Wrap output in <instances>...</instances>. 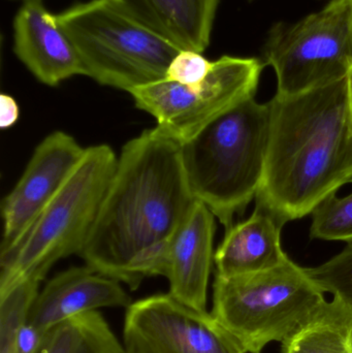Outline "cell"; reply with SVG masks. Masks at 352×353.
I'll list each match as a JSON object with an SVG mask.
<instances>
[{"instance_id":"cell-1","label":"cell","mask_w":352,"mask_h":353,"mask_svg":"<svg viewBox=\"0 0 352 353\" xmlns=\"http://www.w3.org/2000/svg\"><path fill=\"white\" fill-rule=\"evenodd\" d=\"M196 199L181 146L156 128L122 147L117 167L79 256L101 275L138 290L165 275V253Z\"/></svg>"},{"instance_id":"cell-2","label":"cell","mask_w":352,"mask_h":353,"mask_svg":"<svg viewBox=\"0 0 352 353\" xmlns=\"http://www.w3.org/2000/svg\"><path fill=\"white\" fill-rule=\"evenodd\" d=\"M270 126L256 205L281 222L309 215L352 178L349 77L269 101Z\"/></svg>"},{"instance_id":"cell-3","label":"cell","mask_w":352,"mask_h":353,"mask_svg":"<svg viewBox=\"0 0 352 353\" xmlns=\"http://www.w3.org/2000/svg\"><path fill=\"white\" fill-rule=\"evenodd\" d=\"M270 111L254 97L242 101L181 146L194 199L225 228L245 212L264 176Z\"/></svg>"},{"instance_id":"cell-4","label":"cell","mask_w":352,"mask_h":353,"mask_svg":"<svg viewBox=\"0 0 352 353\" xmlns=\"http://www.w3.org/2000/svg\"><path fill=\"white\" fill-rule=\"evenodd\" d=\"M109 145L85 149L78 165L22 238L0 253V290L22 280L41 282L60 259L80 254L117 167Z\"/></svg>"},{"instance_id":"cell-5","label":"cell","mask_w":352,"mask_h":353,"mask_svg":"<svg viewBox=\"0 0 352 353\" xmlns=\"http://www.w3.org/2000/svg\"><path fill=\"white\" fill-rule=\"evenodd\" d=\"M55 18L74 46L85 76L103 86L130 92L163 80L181 50L112 0L80 2Z\"/></svg>"},{"instance_id":"cell-6","label":"cell","mask_w":352,"mask_h":353,"mask_svg":"<svg viewBox=\"0 0 352 353\" xmlns=\"http://www.w3.org/2000/svg\"><path fill=\"white\" fill-rule=\"evenodd\" d=\"M305 268L287 259L274 269L215 277L212 314L246 353H262L303 327L326 300Z\"/></svg>"},{"instance_id":"cell-7","label":"cell","mask_w":352,"mask_h":353,"mask_svg":"<svg viewBox=\"0 0 352 353\" xmlns=\"http://www.w3.org/2000/svg\"><path fill=\"white\" fill-rule=\"evenodd\" d=\"M277 93L293 95L347 78L352 70V2L331 0L295 24L278 23L264 47Z\"/></svg>"},{"instance_id":"cell-8","label":"cell","mask_w":352,"mask_h":353,"mask_svg":"<svg viewBox=\"0 0 352 353\" xmlns=\"http://www.w3.org/2000/svg\"><path fill=\"white\" fill-rule=\"evenodd\" d=\"M266 63L258 58L225 55L213 61L196 86L156 81L130 91L134 105L156 120V128L180 146L246 99L256 97Z\"/></svg>"},{"instance_id":"cell-9","label":"cell","mask_w":352,"mask_h":353,"mask_svg":"<svg viewBox=\"0 0 352 353\" xmlns=\"http://www.w3.org/2000/svg\"><path fill=\"white\" fill-rule=\"evenodd\" d=\"M122 345L125 353H246L212 313L191 308L169 294L132 303Z\"/></svg>"},{"instance_id":"cell-10","label":"cell","mask_w":352,"mask_h":353,"mask_svg":"<svg viewBox=\"0 0 352 353\" xmlns=\"http://www.w3.org/2000/svg\"><path fill=\"white\" fill-rule=\"evenodd\" d=\"M85 149L64 132H52L37 145L24 173L2 201L0 253L10 250L22 238L78 165Z\"/></svg>"},{"instance_id":"cell-11","label":"cell","mask_w":352,"mask_h":353,"mask_svg":"<svg viewBox=\"0 0 352 353\" xmlns=\"http://www.w3.org/2000/svg\"><path fill=\"white\" fill-rule=\"evenodd\" d=\"M14 53L37 81L56 87L85 76L80 58L43 0H24L14 19Z\"/></svg>"},{"instance_id":"cell-12","label":"cell","mask_w":352,"mask_h":353,"mask_svg":"<svg viewBox=\"0 0 352 353\" xmlns=\"http://www.w3.org/2000/svg\"><path fill=\"white\" fill-rule=\"evenodd\" d=\"M214 214L196 199L165 253L169 294L196 310L207 311L209 278L214 261Z\"/></svg>"},{"instance_id":"cell-13","label":"cell","mask_w":352,"mask_h":353,"mask_svg":"<svg viewBox=\"0 0 352 353\" xmlns=\"http://www.w3.org/2000/svg\"><path fill=\"white\" fill-rule=\"evenodd\" d=\"M132 305L117 280L86 267H74L52 278L37 294L28 323L43 333L64 321L101 308H126Z\"/></svg>"},{"instance_id":"cell-14","label":"cell","mask_w":352,"mask_h":353,"mask_svg":"<svg viewBox=\"0 0 352 353\" xmlns=\"http://www.w3.org/2000/svg\"><path fill=\"white\" fill-rule=\"evenodd\" d=\"M285 224L268 210L256 205L245 221L225 230L214 254L216 276L235 277L274 269L289 256L281 247Z\"/></svg>"},{"instance_id":"cell-15","label":"cell","mask_w":352,"mask_h":353,"mask_svg":"<svg viewBox=\"0 0 352 353\" xmlns=\"http://www.w3.org/2000/svg\"><path fill=\"white\" fill-rule=\"evenodd\" d=\"M120 8L181 50L203 53L220 0H112Z\"/></svg>"},{"instance_id":"cell-16","label":"cell","mask_w":352,"mask_h":353,"mask_svg":"<svg viewBox=\"0 0 352 353\" xmlns=\"http://www.w3.org/2000/svg\"><path fill=\"white\" fill-rule=\"evenodd\" d=\"M282 353H352V308L334 296L289 339Z\"/></svg>"},{"instance_id":"cell-17","label":"cell","mask_w":352,"mask_h":353,"mask_svg":"<svg viewBox=\"0 0 352 353\" xmlns=\"http://www.w3.org/2000/svg\"><path fill=\"white\" fill-rule=\"evenodd\" d=\"M37 353H125L105 317L85 313L64 321L48 333Z\"/></svg>"},{"instance_id":"cell-18","label":"cell","mask_w":352,"mask_h":353,"mask_svg":"<svg viewBox=\"0 0 352 353\" xmlns=\"http://www.w3.org/2000/svg\"><path fill=\"white\" fill-rule=\"evenodd\" d=\"M39 283L37 280H22L0 290V353H14L39 294Z\"/></svg>"},{"instance_id":"cell-19","label":"cell","mask_w":352,"mask_h":353,"mask_svg":"<svg viewBox=\"0 0 352 353\" xmlns=\"http://www.w3.org/2000/svg\"><path fill=\"white\" fill-rule=\"evenodd\" d=\"M349 183L352 184V178ZM311 239L328 241L352 240V192L339 197L329 195L311 213Z\"/></svg>"},{"instance_id":"cell-20","label":"cell","mask_w":352,"mask_h":353,"mask_svg":"<svg viewBox=\"0 0 352 353\" xmlns=\"http://www.w3.org/2000/svg\"><path fill=\"white\" fill-rule=\"evenodd\" d=\"M336 256L315 268H305L322 292L332 294L352 308V240Z\"/></svg>"},{"instance_id":"cell-21","label":"cell","mask_w":352,"mask_h":353,"mask_svg":"<svg viewBox=\"0 0 352 353\" xmlns=\"http://www.w3.org/2000/svg\"><path fill=\"white\" fill-rule=\"evenodd\" d=\"M213 61L203 53L192 50H180L165 72V80L185 86L200 84L212 68Z\"/></svg>"},{"instance_id":"cell-22","label":"cell","mask_w":352,"mask_h":353,"mask_svg":"<svg viewBox=\"0 0 352 353\" xmlns=\"http://www.w3.org/2000/svg\"><path fill=\"white\" fill-rule=\"evenodd\" d=\"M20 109L18 103L10 94L0 95V128L8 130L18 122Z\"/></svg>"},{"instance_id":"cell-23","label":"cell","mask_w":352,"mask_h":353,"mask_svg":"<svg viewBox=\"0 0 352 353\" xmlns=\"http://www.w3.org/2000/svg\"><path fill=\"white\" fill-rule=\"evenodd\" d=\"M349 105H351V112L352 116V70L349 74Z\"/></svg>"},{"instance_id":"cell-24","label":"cell","mask_w":352,"mask_h":353,"mask_svg":"<svg viewBox=\"0 0 352 353\" xmlns=\"http://www.w3.org/2000/svg\"><path fill=\"white\" fill-rule=\"evenodd\" d=\"M23 1H24V0H23Z\"/></svg>"},{"instance_id":"cell-25","label":"cell","mask_w":352,"mask_h":353,"mask_svg":"<svg viewBox=\"0 0 352 353\" xmlns=\"http://www.w3.org/2000/svg\"><path fill=\"white\" fill-rule=\"evenodd\" d=\"M351 2H352V0H351Z\"/></svg>"}]
</instances>
